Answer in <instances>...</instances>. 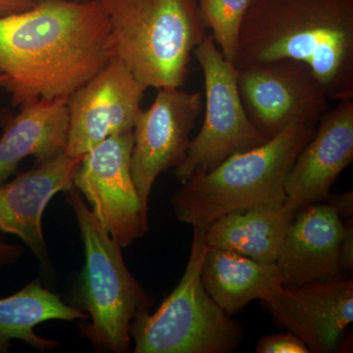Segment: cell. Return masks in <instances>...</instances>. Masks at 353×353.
<instances>
[{
  "label": "cell",
  "mask_w": 353,
  "mask_h": 353,
  "mask_svg": "<svg viewBox=\"0 0 353 353\" xmlns=\"http://www.w3.org/2000/svg\"><path fill=\"white\" fill-rule=\"evenodd\" d=\"M148 110L139 111L134 122L131 173L143 206L160 174L183 161L189 148L190 134L202 109L201 92L181 88L157 90Z\"/></svg>",
  "instance_id": "cell-10"
},
{
  "label": "cell",
  "mask_w": 353,
  "mask_h": 353,
  "mask_svg": "<svg viewBox=\"0 0 353 353\" xmlns=\"http://www.w3.org/2000/svg\"><path fill=\"white\" fill-rule=\"evenodd\" d=\"M296 211L287 202L234 211L205 229L209 248L243 255L262 264H275Z\"/></svg>",
  "instance_id": "cell-17"
},
{
  "label": "cell",
  "mask_w": 353,
  "mask_h": 353,
  "mask_svg": "<svg viewBox=\"0 0 353 353\" xmlns=\"http://www.w3.org/2000/svg\"><path fill=\"white\" fill-rule=\"evenodd\" d=\"M208 248L205 229L194 228L180 283L154 313H143L132 323L134 353H229L240 347L241 324L213 301L202 284Z\"/></svg>",
  "instance_id": "cell-6"
},
{
  "label": "cell",
  "mask_w": 353,
  "mask_h": 353,
  "mask_svg": "<svg viewBox=\"0 0 353 353\" xmlns=\"http://www.w3.org/2000/svg\"><path fill=\"white\" fill-rule=\"evenodd\" d=\"M146 88L112 57L68 99L65 153L83 157L109 137L132 132Z\"/></svg>",
  "instance_id": "cell-11"
},
{
  "label": "cell",
  "mask_w": 353,
  "mask_h": 353,
  "mask_svg": "<svg viewBox=\"0 0 353 353\" xmlns=\"http://www.w3.org/2000/svg\"><path fill=\"white\" fill-rule=\"evenodd\" d=\"M202 284L228 315L254 299L263 301L282 285L276 264H262L221 248H208L201 268Z\"/></svg>",
  "instance_id": "cell-18"
},
{
  "label": "cell",
  "mask_w": 353,
  "mask_h": 353,
  "mask_svg": "<svg viewBox=\"0 0 353 353\" xmlns=\"http://www.w3.org/2000/svg\"><path fill=\"white\" fill-rule=\"evenodd\" d=\"M68 132V99L22 106L19 114L4 123L0 139V185L7 182L26 157H34L41 165L64 153Z\"/></svg>",
  "instance_id": "cell-16"
},
{
  "label": "cell",
  "mask_w": 353,
  "mask_h": 353,
  "mask_svg": "<svg viewBox=\"0 0 353 353\" xmlns=\"http://www.w3.org/2000/svg\"><path fill=\"white\" fill-rule=\"evenodd\" d=\"M204 77L205 115L201 132L175 167L182 183L212 170L228 158L259 148L270 139L248 118L238 88V70L223 57L211 34L194 51Z\"/></svg>",
  "instance_id": "cell-7"
},
{
  "label": "cell",
  "mask_w": 353,
  "mask_h": 353,
  "mask_svg": "<svg viewBox=\"0 0 353 353\" xmlns=\"http://www.w3.org/2000/svg\"><path fill=\"white\" fill-rule=\"evenodd\" d=\"M315 130L290 127L264 145L192 176L172 199L176 218L192 228L206 229L234 211L284 203L285 178Z\"/></svg>",
  "instance_id": "cell-4"
},
{
  "label": "cell",
  "mask_w": 353,
  "mask_h": 353,
  "mask_svg": "<svg viewBox=\"0 0 353 353\" xmlns=\"http://www.w3.org/2000/svg\"><path fill=\"white\" fill-rule=\"evenodd\" d=\"M294 60L330 101L353 99V0H252L234 67Z\"/></svg>",
  "instance_id": "cell-2"
},
{
  "label": "cell",
  "mask_w": 353,
  "mask_h": 353,
  "mask_svg": "<svg viewBox=\"0 0 353 353\" xmlns=\"http://www.w3.org/2000/svg\"><path fill=\"white\" fill-rule=\"evenodd\" d=\"M9 79L6 75H2L0 74V90L1 88H6L7 85H8Z\"/></svg>",
  "instance_id": "cell-26"
},
{
  "label": "cell",
  "mask_w": 353,
  "mask_h": 353,
  "mask_svg": "<svg viewBox=\"0 0 353 353\" xmlns=\"http://www.w3.org/2000/svg\"><path fill=\"white\" fill-rule=\"evenodd\" d=\"M39 0H0V17L29 10Z\"/></svg>",
  "instance_id": "cell-24"
},
{
  "label": "cell",
  "mask_w": 353,
  "mask_h": 353,
  "mask_svg": "<svg viewBox=\"0 0 353 353\" xmlns=\"http://www.w3.org/2000/svg\"><path fill=\"white\" fill-rule=\"evenodd\" d=\"M67 192L85 248V266L76 292L77 307L92 322L82 334L97 350L130 352L132 323L150 312L152 301L128 269L122 248L101 226L79 190Z\"/></svg>",
  "instance_id": "cell-5"
},
{
  "label": "cell",
  "mask_w": 353,
  "mask_h": 353,
  "mask_svg": "<svg viewBox=\"0 0 353 353\" xmlns=\"http://www.w3.org/2000/svg\"><path fill=\"white\" fill-rule=\"evenodd\" d=\"M252 0H197L202 17L227 61L234 65L243 18Z\"/></svg>",
  "instance_id": "cell-20"
},
{
  "label": "cell",
  "mask_w": 353,
  "mask_h": 353,
  "mask_svg": "<svg viewBox=\"0 0 353 353\" xmlns=\"http://www.w3.org/2000/svg\"><path fill=\"white\" fill-rule=\"evenodd\" d=\"M263 303L276 321L301 339L310 352H333L353 321V281L282 285Z\"/></svg>",
  "instance_id": "cell-12"
},
{
  "label": "cell",
  "mask_w": 353,
  "mask_h": 353,
  "mask_svg": "<svg viewBox=\"0 0 353 353\" xmlns=\"http://www.w3.org/2000/svg\"><path fill=\"white\" fill-rule=\"evenodd\" d=\"M132 145V132L109 137L83 155L73 182L101 226L122 248L148 229V208L131 173Z\"/></svg>",
  "instance_id": "cell-9"
},
{
  "label": "cell",
  "mask_w": 353,
  "mask_h": 353,
  "mask_svg": "<svg viewBox=\"0 0 353 353\" xmlns=\"http://www.w3.org/2000/svg\"><path fill=\"white\" fill-rule=\"evenodd\" d=\"M23 252L24 250L20 245L7 243L0 236V269L3 268L7 265L15 263L22 256Z\"/></svg>",
  "instance_id": "cell-23"
},
{
  "label": "cell",
  "mask_w": 353,
  "mask_h": 353,
  "mask_svg": "<svg viewBox=\"0 0 353 353\" xmlns=\"http://www.w3.org/2000/svg\"><path fill=\"white\" fill-rule=\"evenodd\" d=\"M328 204L332 208L336 209V212L343 217H348L352 215V192H345V194H336V196H331L329 194Z\"/></svg>",
  "instance_id": "cell-25"
},
{
  "label": "cell",
  "mask_w": 353,
  "mask_h": 353,
  "mask_svg": "<svg viewBox=\"0 0 353 353\" xmlns=\"http://www.w3.org/2000/svg\"><path fill=\"white\" fill-rule=\"evenodd\" d=\"M236 70L245 112L270 139L290 127H315L329 109L328 95L301 62L279 60Z\"/></svg>",
  "instance_id": "cell-8"
},
{
  "label": "cell",
  "mask_w": 353,
  "mask_h": 353,
  "mask_svg": "<svg viewBox=\"0 0 353 353\" xmlns=\"http://www.w3.org/2000/svg\"><path fill=\"white\" fill-rule=\"evenodd\" d=\"M345 225L328 203H313L296 213L276 266L283 285L296 287L343 279L340 246Z\"/></svg>",
  "instance_id": "cell-15"
},
{
  "label": "cell",
  "mask_w": 353,
  "mask_h": 353,
  "mask_svg": "<svg viewBox=\"0 0 353 353\" xmlns=\"http://www.w3.org/2000/svg\"><path fill=\"white\" fill-rule=\"evenodd\" d=\"M112 57L145 88H182L206 34L197 0H101Z\"/></svg>",
  "instance_id": "cell-3"
},
{
  "label": "cell",
  "mask_w": 353,
  "mask_h": 353,
  "mask_svg": "<svg viewBox=\"0 0 353 353\" xmlns=\"http://www.w3.org/2000/svg\"><path fill=\"white\" fill-rule=\"evenodd\" d=\"M85 318L82 309L65 303L39 280L32 281L19 292L0 299V353L8 352L14 340L41 352L55 350L59 343L39 336L34 329L51 320L71 322Z\"/></svg>",
  "instance_id": "cell-19"
},
{
  "label": "cell",
  "mask_w": 353,
  "mask_h": 353,
  "mask_svg": "<svg viewBox=\"0 0 353 353\" xmlns=\"http://www.w3.org/2000/svg\"><path fill=\"white\" fill-rule=\"evenodd\" d=\"M81 161L82 157L64 152L0 185V232L18 236L43 267L50 265L43 233L44 210L55 194L74 188Z\"/></svg>",
  "instance_id": "cell-14"
},
{
  "label": "cell",
  "mask_w": 353,
  "mask_h": 353,
  "mask_svg": "<svg viewBox=\"0 0 353 353\" xmlns=\"http://www.w3.org/2000/svg\"><path fill=\"white\" fill-rule=\"evenodd\" d=\"M259 353H308L307 345L296 334L289 332L288 334H270L260 340L256 347Z\"/></svg>",
  "instance_id": "cell-21"
},
{
  "label": "cell",
  "mask_w": 353,
  "mask_h": 353,
  "mask_svg": "<svg viewBox=\"0 0 353 353\" xmlns=\"http://www.w3.org/2000/svg\"><path fill=\"white\" fill-rule=\"evenodd\" d=\"M352 160L353 101L343 99L323 114L314 136L297 155L285 178V202L299 212L325 201Z\"/></svg>",
  "instance_id": "cell-13"
},
{
  "label": "cell",
  "mask_w": 353,
  "mask_h": 353,
  "mask_svg": "<svg viewBox=\"0 0 353 353\" xmlns=\"http://www.w3.org/2000/svg\"><path fill=\"white\" fill-rule=\"evenodd\" d=\"M79 1H83V0H79Z\"/></svg>",
  "instance_id": "cell-27"
},
{
  "label": "cell",
  "mask_w": 353,
  "mask_h": 353,
  "mask_svg": "<svg viewBox=\"0 0 353 353\" xmlns=\"http://www.w3.org/2000/svg\"><path fill=\"white\" fill-rule=\"evenodd\" d=\"M340 266L343 272H352L353 269L352 225L345 226V234L340 246Z\"/></svg>",
  "instance_id": "cell-22"
},
{
  "label": "cell",
  "mask_w": 353,
  "mask_h": 353,
  "mask_svg": "<svg viewBox=\"0 0 353 353\" xmlns=\"http://www.w3.org/2000/svg\"><path fill=\"white\" fill-rule=\"evenodd\" d=\"M112 58L101 0H39L0 17V74L15 108L69 99Z\"/></svg>",
  "instance_id": "cell-1"
}]
</instances>
